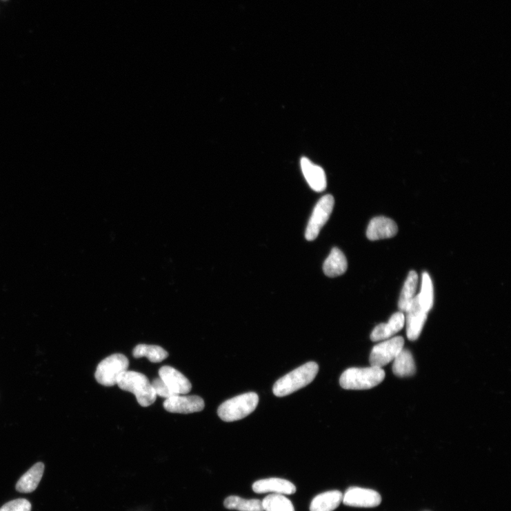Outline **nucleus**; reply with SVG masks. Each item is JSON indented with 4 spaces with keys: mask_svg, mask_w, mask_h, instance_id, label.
I'll return each instance as SVG.
<instances>
[{
    "mask_svg": "<svg viewBox=\"0 0 511 511\" xmlns=\"http://www.w3.org/2000/svg\"><path fill=\"white\" fill-rule=\"evenodd\" d=\"M384 379L385 372L381 368H350L341 376L339 383L346 390H367L378 385Z\"/></svg>",
    "mask_w": 511,
    "mask_h": 511,
    "instance_id": "f03ea898",
    "label": "nucleus"
},
{
    "mask_svg": "<svg viewBox=\"0 0 511 511\" xmlns=\"http://www.w3.org/2000/svg\"><path fill=\"white\" fill-rule=\"evenodd\" d=\"M343 502L352 507L374 508L381 503V497L372 490L350 488L343 495Z\"/></svg>",
    "mask_w": 511,
    "mask_h": 511,
    "instance_id": "1a4fd4ad",
    "label": "nucleus"
},
{
    "mask_svg": "<svg viewBox=\"0 0 511 511\" xmlns=\"http://www.w3.org/2000/svg\"><path fill=\"white\" fill-rule=\"evenodd\" d=\"M319 371L317 363L310 361L291 372L274 384L273 392L277 397H284L293 394L312 382Z\"/></svg>",
    "mask_w": 511,
    "mask_h": 511,
    "instance_id": "f257e3e1",
    "label": "nucleus"
},
{
    "mask_svg": "<svg viewBox=\"0 0 511 511\" xmlns=\"http://www.w3.org/2000/svg\"><path fill=\"white\" fill-rule=\"evenodd\" d=\"M163 407L170 412L189 414V413L202 411L205 408V402L201 397L198 396L177 395L166 399Z\"/></svg>",
    "mask_w": 511,
    "mask_h": 511,
    "instance_id": "9d476101",
    "label": "nucleus"
},
{
    "mask_svg": "<svg viewBox=\"0 0 511 511\" xmlns=\"http://www.w3.org/2000/svg\"><path fill=\"white\" fill-rule=\"evenodd\" d=\"M261 503L263 511H295L293 503L282 494H270Z\"/></svg>",
    "mask_w": 511,
    "mask_h": 511,
    "instance_id": "5701e85b",
    "label": "nucleus"
},
{
    "mask_svg": "<svg viewBox=\"0 0 511 511\" xmlns=\"http://www.w3.org/2000/svg\"><path fill=\"white\" fill-rule=\"evenodd\" d=\"M416 370L414 359L407 350H403L394 360L393 372L399 377L412 376Z\"/></svg>",
    "mask_w": 511,
    "mask_h": 511,
    "instance_id": "6ab92c4d",
    "label": "nucleus"
},
{
    "mask_svg": "<svg viewBox=\"0 0 511 511\" xmlns=\"http://www.w3.org/2000/svg\"><path fill=\"white\" fill-rule=\"evenodd\" d=\"M348 261L343 252L333 248L323 265L325 274L331 278L343 275L348 270Z\"/></svg>",
    "mask_w": 511,
    "mask_h": 511,
    "instance_id": "f3484780",
    "label": "nucleus"
},
{
    "mask_svg": "<svg viewBox=\"0 0 511 511\" xmlns=\"http://www.w3.org/2000/svg\"><path fill=\"white\" fill-rule=\"evenodd\" d=\"M224 505L228 509L239 511H263L260 500L244 499L236 496L228 497L224 501Z\"/></svg>",
    "mask_w": 511,
    "mask_h": 511,
    "instance_id": "4be33fe9",
    "label": "nucleus"
},
{
    "mask_svg": "<svg viewBox=\"0 0 511 511\" xmlns=\"http://www.w3.org/2000/svg\"><path fill=\"white\" fill-rule=\"evenodd\" d=\"M259 403V397L250 392L229 399L218 408L217 414L225 422H234L246 418Z\"/></svg>",
    "mask_w": 511,
    "mask_h": 511,
    "instance_id": "20e7f679",
    "label": "nucleus"
},
{
    "mask_svg": "<svg viewBox=\"0 0 511 511\" xmlns=\"http://www.w3.org/2000/svg\"><path fill=\"white\" fill-rule=\"evenodd\" d=\"M117 385L126 392L134 394L140 405L148 407L157 400V394L152 383L144 374L127 371L119 377Z\"/></svg>",
    "mask_w": 511,
    "mask_h": 511,
    "instance_id": "7ed1b4c3",
    "label": "nucleus"
},
{
    "mask_svg": "<svg viewBox=\"0 0 511 511\" xmlns=\"http://www.w3.org/2000/svg\"><path fill=\"white\" fill-rule=\"evenodd\" d=\"M405 323V317L402 312L394 313L387 323L377 326L371 334L373 342L386 340L400 332Z\"/></svg>",
    "mask_w": 511,
    "mask_h": 511,
    "instance_id": "2eb2a0df",
    "label": "nucleus"
},
{
    "mask_svg": "<svg viewBox=\"0 0 511 511\" xmlns=\"http://www.w3.org/2000/svg\"><path fill=\"white\" fill-rule=\"evenodd\" d=\"M406 312V333L408 339L415 341L420 337L427 321L428 313L422 306L419 295L412 300Z\"/></svg>",
    "mask_w": 511,
    "mask_h": 511,
    "instance_id": "6e6552de",
    "label": "nucleus"
},
{
    "mask_svg": "<svg viewBox=\"0 0 511 511\" xmlns=\"http://www.w3.org/2000/svg\"><path fill=\"white\" fill-rule=\"evenodd\" d=\"M159 378L174 394L185 395L191 391L189 380L180 372L169 366L162 367L159 372Z\"/></svg>",
    "mask_w": 511,
    "mask_h": 511,
    "instance_id": "f8f14e48",
    "label": "nucleus"
},
{
    "mask_svg": "<svg viewBox=\"0 0 511 511\" xmlns=\"http://www.w3.org/2000/svg\"><path fill=\"white\" fill-rule=\"evenodd\" d=\"M433 285L430 277L427 272H424L422 276L421 291L419 297L422 306L427 312H429L433 305Z\"/></svg>",
    "mask_w": 511,
    "mask_h": 511,
    "instance_id": "b1692460",
    "label": "nucleus"
},
{
    "mask_svg": "<svg viewBox=\"0 0 511 511\" xmlns=\"http://www.w3.org/2000/svg\"><path fill=\"white\" fill-rule=\"evenodd\" d=\"M397 223L390 218L377 217L371 221L367 237L371 241H377L395 237L398 233Z\"/></svg>",
    "mask_w": 511,
    "mask_h": 511,
    "instance_id": "ddd939ff",
    "label": "nucleus"
},
{
    "mask_svg": "<svg viewBox=\"0 0 511 511\" xmlns=\"http://www.w3.org/2000/svg\"><path fill=\"white\" fill-rule=\"evenodd\" d=\"M301 164L304 177L310 188L316 192L324 191L327 187V179L323 168L305 157L301 159Z\"/></svg>",
    "mask_w": 511,
    "mask_h": 511,
    "instance_id": "4468645a",
    "label": "nucleus"
},
{
    "mask_svg": "<svg viewBox=\"0 0 511 511\" xmlns=\"http://www.w3.org/2000/svg\"><path fill=\"white\" fill-rule=\"evenodd\" d=\"M129 368V360L124 354H114L103 360L97 366L95 379L105 386L117 384L121 374Z\"/></svg>",
    "mask_w": 511,
    "mask_h": 511,
    "instance_id": "39448f33",
    "label": "nucleus"
},
{
    "mask_svg": "<svg viewBox=\"0 0 511 511\" xmlns=\"http://www.w3.org/2000/svg\"><path fill=\"white\" fill-rule=\"evenodd\" d=\"M152 385L157 396H159L161 398L167 399L177 395L170 390L161 378L155 379L152 382Z\"/></svg>",
    "mask_w": 511,
    "mask_h": 511,
    "instance_id": "a878e982",
    "label": "nucleus"
},
{
    "mask_svg": "<svg viewBox=\"0 0 511 511\" xmlns=\"http://www.w3.org/2000/svg\"><path fill=\"white\" fill-rule=\"evenodd\" d=\"M44 469V465L41 462H38L17 481V491L23 494L35 491L42 479Z\"/></svg>",
    "mask_w": 511,
    "mask_h": 511,
    "instance_id": "dca6fc26",
    "label": "nucleus"
},
{
    "mask_svg": "<svg viewBox=\"0 0 511 511\" xmlns=\"http://www.w3.org/2000/svg\"><path fill=\"white\" fill-rule=\"evenodd\" d=\"M252 490L257 494L273 493L291 495L297 492L296 485L293 483L280 478L259 480L252 485Z\"/></svg>",
    "mask_w": 511,
    "mask_h": 511,
    "instance_id": "9b49d317",
    "label": "nucleus"
},
{
    "mask_svg": "<svg viewBox=\"0 0 511 511\" xmlns=\"http://www.w3.org/2000/svg\"><path fill=\"white\" fill-rule=\"evenodd\" d=\"M343 494L337 490L322 493L315 497L310 506V511H333L343 501Z\"/></svg>",
    "mask_w": 511,
    "mask_h": 511,
    "instance_id": "a211bd4d",
    "label": "nucleus"
},
{
    "mask_svg": "<svg viewBox=\"0 0 511 511\" xmlns=\"http://www.w3.org/2000/svg\"><path fill=\"white\" fill-rule=\"evenodd\" d=\"M133 357L137 359L147 357L152 363H159L168 357V353L159 346L139 345L133 350Z\"/></svg>",
    "mask_w": 511,
    "mask_h": 511,
    "instance_id": "412c9836",
    "label": "nucleus"
},
{
    "mask_svg": "<svg viewBox=\"0 0 511 511\" xmlns=\"http://www.w3.org/2000/svg\"><path fill=\"white\" fill-rule=\"evenodd\" d=\"M404 339L395 337L374 347L370 354L371 366L381 368L394 360L403 350Z\"/></svg>",
    "mask_w": 511,
    "mask_h": 511,
    "instance_id": "0eeeda50",
    "label": "nucleus"
},
{
    "mask_svg": "<svg viewBox=\"0 0 511 511\" xmlns=\"http://www.w3.org/2000/svg\"><path fill=\"white\" fill-rule=\"evenodd\" d=\"M334 206V199L331 194H326L315 206L305 232L308 241H313L318 237L328 221Z\"/></svg>",
    "mask_w": 511,
    "mask_h": 511,
    "instance_id": "423d86ee",
    "label": "nucleus"
},
{
    "mask_svg": "<svg viewBox=\"0 0 511 511\" xmlns=\"http://www.w3.org/2000/svg\"><path fill=\"white\" fill-rule=\"evenodd\" d=\"M32 504L23 499H16L5 504L0 511H31Z\"/></svg>",
    "mask_w": 511,
    "mask_h": 511,
    "instance_id": "393cba45",
    "label": "nucleus"
},
{
    "mask_svg": "<svg viewBox=\"0 0 511 511\" xmlns=\"http://www.w3.org/2000/svg\"><path fill=\"white\" fill-rule=\"evenodd\" d=\"M419 283V276L414 271L409 273L404 283L399 299V306L402 312H405L412 300L416 297Z\"/></svg>",
    "mask_w": 511,
    "mask_h": 511,
    "instance_id": "aec40b11",
    "label": "nucleus"
}]
</instances>
